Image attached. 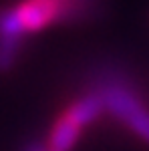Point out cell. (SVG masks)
<instances>
[{"mask_svg":"<svg viewBox=\"0 0 149 151\" xmlns=\"http://www.w3.org/2000/svg\"><path fill=\"white\" fill-rule=\"evenodd\" d=\"M87 0H20L0 14V38L18 40L26 32L42 30L85 10Z\"/></svg>","mask_w":149,"mask_h":151,"instance_id":"6da1fadb","label":"cell"},{"mask_svg":"<svg viewBox=\"0 0 149 151\" xmlns=\"http://www.w3.org/2000/svg\"><path fill=\"white\" fill-rule=\"evenodd\" d=\"M83 129L85 125L75 115H71V111L65 109L48 133V147L55 151H71L79 141Z\"/></svg>","mask_w":149,"mask_h":151,"instance_id":"3957f363","label":"cell"},{"mask_svg":"<svg viewBox=\"0 0 149 151\" xmlns=\"http://www.w3.org/2000/svg\"><path fill=\"white\" fill-rule=\"evenodd\" d=\"M105 111L119 119L133 135L149 143V107L131 87L123 83H111L101 91Z\"/></svg>","mask_w":149,"mask_h":151,"instance_id":"7a4b0ae2","label":"cell"},{"mask_svg":"<svg viewBox=\"0 0 149 151\" xmlns=\"http://www.w3.org/2000/svg\"><path fill=\"white\" fill-rule=\"evenodd\" d=\"M26 151H55V149H50V147H48V145H38V143H35V145H30V147H28V149Z\"/></svg>","mask_w":149,"mask_h":151,"instance_id":"277c9868","label":"cell"}]
</instances>
